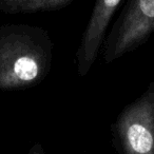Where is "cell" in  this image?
Segmentation results:
<instances>
[{
    "label": "cell",
    "mask_w": 154,
    "mask_h": 154,
    "mask_svg": "<svg viewBox=\"0 0 154 154\" xmlns=\"http://www.w3.org/2000/svg\"><path fill=\"white\" fill-rule=\"evenodd\" d=\"M53 48L42 28L23 23L0 26V90L40 84L51 71Z\"/></svg>",
    "instance_id": "cell-1"
},
{
    "label": "cell",
    "mask_w": 154,
    "mask_h": 154,
    "mask_svg": "<svg viewBox=\"0 0 154 154\" xmlns=\"http://www.w3.org/2000/svg\"><path fill=\"white\" fill-rule=\"evenodd\" d=\"M111 129L119 154H154V82L122 109Z\"/></svg>",
    "instance_id": "cell-2"
},
{
    "label": "cell",
    "mask_w": 154,
    "mask_h": 154,
    "mask_svg": "<svg viewBox=\"0 0 154 154\" xmlns=\"http://www.w3.org/2000/svg\"><path fill=\"white\" fill-rule=\"evenodd\" d=\"M154 34V0H133L125 5L122 14L106 38L103 61L110 64L147 42Z\"/></svg>",
    "instance_id": "cell-3"
},
{
    "label": "cell",
    "mask_w": 154,
    "mask_h": 154,
    "mask_svg": "<svg viewBox=\"0 0 154 154\" xmlns=\"http://www.w3.org/2000/svg\"><path fill=\"white\" fill-rule=\"evenodd\" d=\"M122 5L120 0H101L94 3L76 52V68L80 77L86 76L96 61L110 22Z\"/></svg>",
    "instance_id": "cell-4"
},
{
    "label": "cell",
    "mask_w": 154,
    "mask_h": 154,
    "mask_svg": "<svg viewBox=\"0 0 154 154\" xmlns=\"http://www.w3.org/2000/svg\"><path fill=\"white\" fill-rule=\"evenodd\" d=\"M73 3V0H0V13L34 14L59 11Z\"/></svg>",
    "instance_id": "cell-5"
},
{
    "label": "cell",
    "mask_w": 154,
    "mask_h": 154,
    "mask_svg": "<svg viewBox=\"0 0 154 154\" xmlns=\"http://www.w3.org/2000/svg\"><path fill=\"white\" fill-rule=\"evenodd\" d=\"M28 154H45V149H43V147L41 146V143H37L31 148Z\"/></svg>",
    "instance_id": "cell-6"
}]
</instances>
